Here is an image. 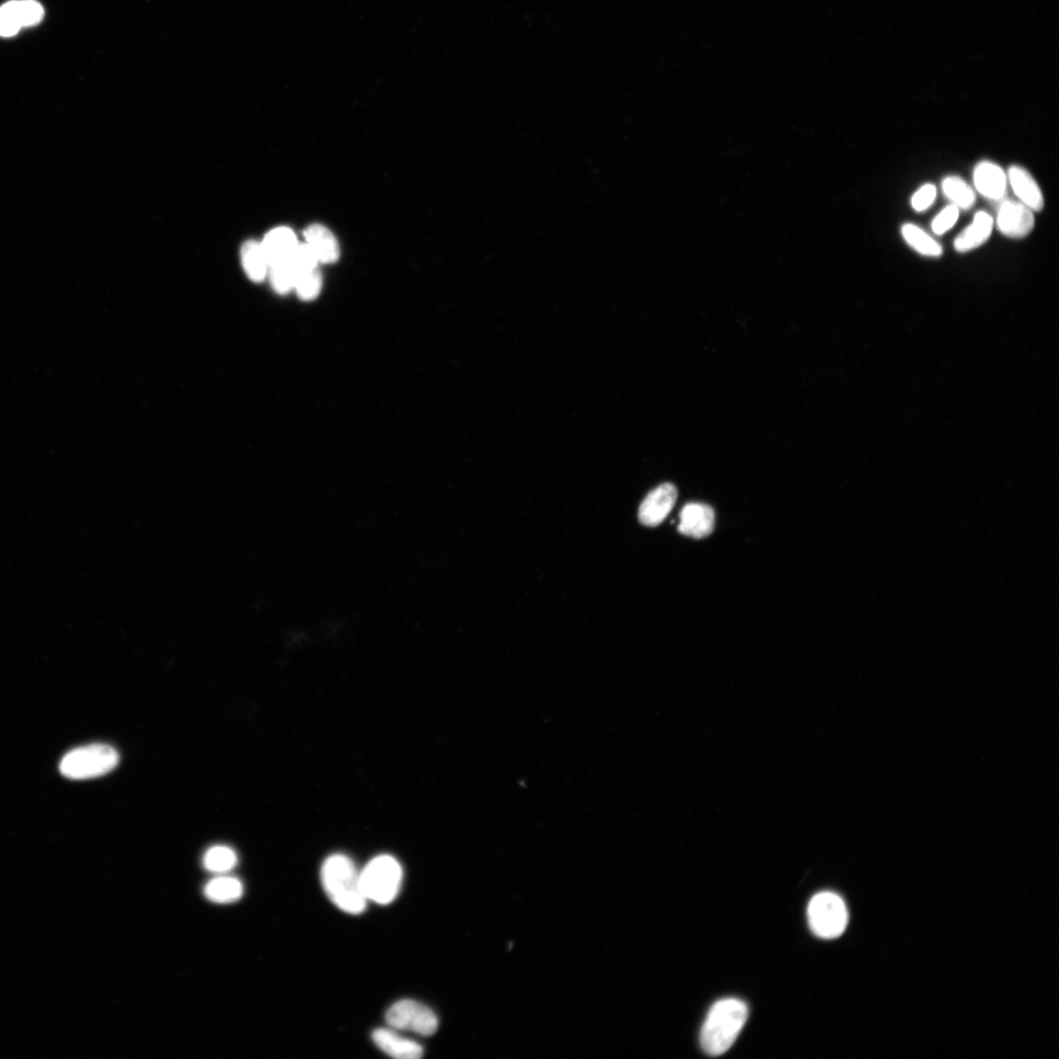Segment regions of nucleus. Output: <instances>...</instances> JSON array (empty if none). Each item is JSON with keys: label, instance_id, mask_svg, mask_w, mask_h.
I'll use <instances>...</instances> for the list:
<instances>
[{"label": "nucleus", "instance_id": "obj_1", "mask_svg": "<svg viewBox=\"0 0 1059 1059\" xmlns=\"http://www.w3.org/2000/svg\"><path fill=\"white\" fill-rule=\"evenodd\" d=\"M748 1017V1006L741 999H724L715 1002L701 1033L704 1052L712 1056L725 1054L736 1042Z\"/></svg>", "mask_w": 1059, "mask_h": 1059}, {"label": "nucleus", "instance_id": "obj_2", "mask_svg": "<svg viewBox=\"0 0 1059 1059\" xmlns=\"http://www.w3.org/2000/svg\"><path fill=\"white\" fill-rule=\"evenodd\" d=\"M321 879L327 896L336 907L349 915H360L365 910L367 898L360 872L346 855L329 856L323 863Z\"/></svg>", "mask_w": 1059, "mask_h": 1059}, {"label": "nucleus", "instance_id": "obj_3", "mask_svg": "<svg viewBox=\"0 0 1059 1059\" xmlns=\"http://www.w3.org/2000/svg\"><path fill=\"white\" fill-rule=\"evenodd\" d=\"M118 763L119 754L115 748L95 743L67 753L60 762V770L66 778L87 780L108 774Z\"/></svg>", "mask_w": 1059, "mask_h": 1059}, {"label": "nucleus", "instance_id": "obj_4", "mask_svg": "<svg viewBox=\"0 0 1059 1059\" xmlns=\"http://www.w3.org/2000/svg\"><path fill=\"white\" fill-rule=\"evenodd\" d=\"M402 880L400 863L390 855L372 860L360 872V882L367 900L388 905L399 895Z\"/></svg>", "mask_w": 1059, "mask_h": 1059}, {"label": "nucleus", "instance_id": "obj_5", "mask_svg": "<svg viewBox=\"0 0 1059 1059\" xmlns=\"http://www.w3.org/2000/svg\"><path fill=\"white\" fill-rule=\"evenodd\" d=\"M811 931L822 939H835L846 930L848 909L842 898L824 892L811 898L807 909Z\"/></svg>", "mask_w": 1059, "mask_h": 1059}, {"label": "nucleus", "instance_id": "obj_6", "mask_svg": "<svg viewBox=\"0 0 1059 1059\" xmlns=\"http://www.w3.org/2000/svg\"><path fill=\"white\" fill-rule=\"evenodd\" d=\"M386 1020L391 1028L422 1036L435 1034L438 1027L434 1011L412 999H403L394 1004L388 1010Z\"/></svg>", "mask_w": 1059, "mask_h": 1059}, {"label": "nucleus", "instance_id": "obj_7", "mask_svg": "<svg viewBox=\"0 0 1059 1059\" xmlns=\"http://www.w3.org/2000/svg\"><path fill=\"white\" fill-rule=\"evenodd\" d=\"M999 232L1011 239L1027 236L1035 226L1032 210L1022 202L1005 200L1001 202L997 218Z\"/></svg>", "mask_w": 1059, "mask_h": 1059}, {"label": "nucleus", "instance_id": "obj_8", "mask_svg": "<svg viewBox=\"0 0 1059 1059\" xmlns=\"http://www.w3.org/2000/svg\"><path fill=\"white\" fill-rule=\"evenodd\" d=\"M678 492L674 484L666 483L651 491L641 502L639 510V520L649 527L661 524L668 517L677 501Z\"/></svg>", "mask_w": 1059, "mask_h": 1059}, {"label": "nucleus", "instance_id": "obj_9", "mask_svg": "<svg viewBox=\"0 0 1059 1059\" xmlns=\"http://www.w3.org/2000/svg\"><path fill=\"white\" fill-rule=\"evenodd\" d=\"M679 532L694 539H703L714 532V511L704 503H688L681 511Z\"/></svg>", "mask_w": 1059, "mask_h": 1059}, {"label": "nucleus", "instance_id": "obj_10", "mask_svg": "<svg viewBox=\"0 0 1059 1059\" xmlns=\"http://www.w3.org/2000/svg\"><path fill=\"white\" fill-rule=\"evenodd\" d=\"M1008 179L1014 194L1032 211H1042L1045 200L1042 190L1032 175L1024 168L1013 165L1008 169Z\"/></svg>", "mask_w": 1059, "mask_h": 1059}, {"label": "nucleus", "instance_id": "obj_11", "mask_svg": "<svg viewBox=\"0 0 1059 1059\" xmlns=\"http://www.w3.org/2000/svg\"><path fill=\"white\" fill-rule=\"evenodd\" d=\"M1008 178L1002 168L990 161L979 163L974 170V184L985 198L999 200L1007 191Z\"/></svg>", "mask_w": 1059, "mask_h": 1059}, {"label": "nucleus", "instance_id": "obj_12", "mask_svg": "<svg viewBox=\"0 0 1059 1059\" xmlns=\"http://www.w3.org/2000/svg\"><path fill=\"white\" fill-rule=\"evenodd\" d=\"M304 236L318 262L332 264L339 261L340 244L328 228L321 224H313L304 233Z\"/></svg>", "mask_w": 1059, "mask_h": 1059}, {"label": "nucleus", "instance_id": "obj_13", "mask_svg": "<svg viewBox=\"0 0 1059 1059\" xmlns=\"http://www.w3.org/2000/svg\"><path fill=\"white\" fill-rule=\"evenodd\" d=\"M380 1050L398 1059H419L423 1056V1047L414 1041L402 1038L389 1029H377L372 1035Z\"/></svg>", "mask_w": 1059, "mask_h": 1059}, {"label": "nucleus", "instance_id": "obj_14", "mask_svg": "<svg viewBox=\"0 0 1059 1059\" xmlns=\"http://www.w3.org/2000/svg\"><path fill=\"white\" fill-rule=\"evenodd\" d=\"M994 219L985 211L976 213L973 222L954 240V250L968 253L983 245L993 231Z\"/></svg>", "mask_w": 1059, "mask_h": 1059}, {"label": "nucleus", "instance_id": "obj_15", "mask_svg": "<svg viewBox=\"0 0 1059 1059\" xmlns=\"http://www.w3.org/2000/svg\"><path fill=\"white\" fill-rule=\"evenodd\" d=\"M270 267L290 261L299 244L290 229L278 228L270 232L262 243Z\"/></svg>", "mask_w": 1059, "mask_h": 1059}, {"label": "nucleus", "instance_id": "obj_16", "mask_svg": "<svg viewBox=\"0 0 1059 1059\" xmlns=\"http://www.w3.org/2000/svg\"><path fill=\"white\" fill-rule=\"evenodd\" d=\"M243 884L234 877H218L212 879L205 889L207 898L218 904H229L242 898Z\"/></svg>", "mask_w": 1059, "mask_h": 1059}, {"label": "nucleus", "instance_id": "obj_17", "mask_svg": "<svg viewBox=\"0 0 1059 1059\" xmlns=\"http://www.w3.org/2000/svg\"><path fill=\"white\" fill-rule=\"evenodd\" d=\"M242 262L244 272L251 280L262 281L265 279L270 265L262 244L255 241L246 242L242 249Z\"/></svg>", "mask_w": 1059, "mask_h": 1059}, {"label": "nucleus", "instance_id": "obj_18", "mask_svg": "<svg viewBox=\"0 0 1059 1059\" xmlns=\"http://www.w3.org/2000/svg\"><path fill=\"white\" fill-rule=\"evenodd\" d=\"M942 189L946 198H949L957 207L968 210L975 205V191L959 176L944 178Z\"/></svg>", "mask_w": 1059, "mask_h": 1059}, {"label": "nucleus", "instance_id": "obj_19", "mask_svg": "<svg viewBox=\"0 0 1059 1059\" xmlns=\"http://www.w3.org/2000/svg\"><path fill=\"white\" fill-rule=\"evenodd\" d=\"M904 238L907 243L922 255L931 257H940L943 254V247L935 241L931 236L924 232L921 228L914 224H905L901 228Z\"/></svg>", "mask_w": 1059, "mask_h": 1059}, {"label": "nucleus", "instance_id": "obj_20", "mask_svg": "<svg viewBox=\"0 0 1059 1059\" xmlns=\"http://www.w3.org/2000/svg\"><path fill=\"white\" fill-rule=\"evenodd\" d=\"M238 863V856L229 847L216 846L209 849L205 855L204 864L207 870L216 873L230 871Z\"/></svg>", "mask_w": 1059, "mask_h": 1059}, {"label": "nucleus", "instance_id": "obj_21", "mask_svg": "<svg viewBox=\"0 0 1059 1059\" xmlns=\"http://www.w3.org/2000/svg\"><path fill=\"white\" fill-rule=\"evenodd\" d=\"M270 280L273 289L281 295H285L295 289L298 273L290 262H281L270 267Z\"/></svg>", "mask_w": 1059, "mask_h": 1059}, {"label": "nucleus", "instance_id": "obj_22", "mask_svg": "<svg viewBox=\"0 0 1059 1059\" xmlns=\"http://www.w3.org/2000/svg\"><path fill=\"white\" fill-rule=\"evenodd\" d=\"M295 289L301 299H317L322 290V276L318 267L299 273L296 280Z\"/></svg>", "mask_w": 1059, "mask_h": 1059}, {"label": "nucleus", "instance_id": "obj_23", "mask_svg": "<svg viewBox=\"0 0 1059 1059\" xmlns=\"http://www.w3.org/2000/svg\"><path fill=\"white\" fill-rule=\"evenodd\" d=\"M21 28L17 0H11L0 7V36L14 37Z\"/></svg>", "mask_w": 1059, "mask_h": 1059}, {"label": "nucleus", "instance_id": "obj_24", "mask_svg": "<svg viewBox=\"0 0 1059 1059\" xmlns=\"http://www.w3.org/2000/svg\"><path fill=\"white\" fill-rule=\"evenodd\" d=\"M17 5L22 27L38 25L42 20L44 11L36 0H17Z\"/></svg>", "mask_w": 1059, "mask_h": 1059}, {"label": "nucleus", "instance_id": "obj_25", "mask_svg": "<svg viewBox=\"0 0 1059 1059\" xmlns=\"http://www.w3.org/2000/svg\"><path fill=\"white\" fill-rule=\"evenodd\" d=\"M289 262L295 268L298 275L317 268L318 263L317 256L308 244H299Z\"/></svg>", "mask_w": 1059, "mask_h": 1059}, {"label": "nucleus", "instance_id": "obj_26", "mask_svg": "<svg viewBox=\"0 0 1059 1059\" xmlns=\"http://www.w3.org/2000/svg\"><path fill=\"white\" fill-rule=\"evenodd\" d=\"M960 216L959 207L955 206L946 207L940 212L939 216L932 222V230L936 235H944L954 226L957 219Z\"/></svg>", "mask_w": 1059, "mask_h": 1059}, {"label": "nucleus", "instance_id": "obj_27", "mask_svg": "<svg viewBox=\"0 0 1059 1059\" xmlns=\"http://www.w3.org/2000/svg\"><path fill=\"white\" fill-rule=\"evenodd\" d=\"M937 197V189L932 184L923 186L911 199V206L921 212L929 208Z\"/></svg>", "mask_w": 1059, "mask_h": 1059}]
</instances>
